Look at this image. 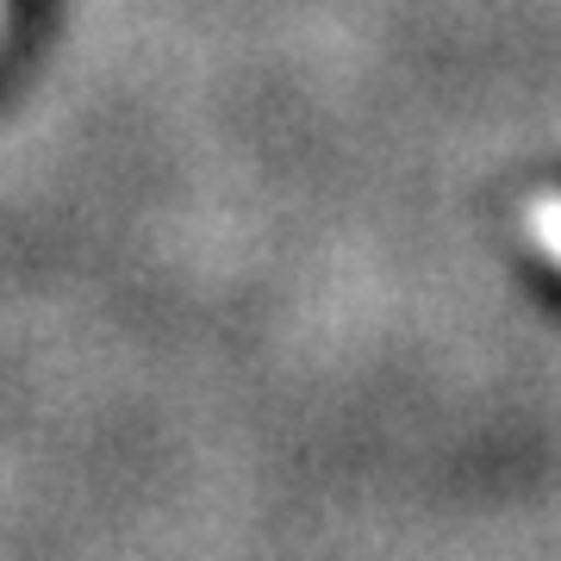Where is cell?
Returning <instances> with one entry per match:
<instances>
[{"mask_svg": "<svg viewBox=\"0 0 561 561\" xmlns=\"http://www.w3.org/2000/svg\"><path fill=\"white\" fill-rule=\"evenodd\" d=\"M537 243L561 262V201H537Z\"/></svg>", "mask_w": 561, "mask_h": 561, "instance_id": "6da1fadb", "label": "cell"}]
</instances>
